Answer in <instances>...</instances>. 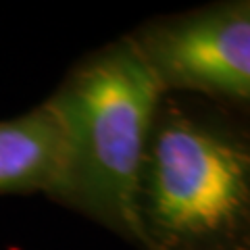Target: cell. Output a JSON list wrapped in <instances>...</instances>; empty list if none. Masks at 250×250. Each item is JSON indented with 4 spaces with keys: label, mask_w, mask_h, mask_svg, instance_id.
I'll return each instance as SVG.
<instances>
[{
    "label": "cell",
    "mask_w": 250,
    "mask_h": 250,
    "mask_svg": "<svg viewBox=\"0 0 250 250\" xmlns=\"http://www.w3.org/2000/svg\"><path fill=\"white\" fill-rule=\"evenodd\" d=\"M163 92L129 38L83 62L50 98L69 146L65 200L144 246L140 184Z\"/></svg>",
    "instance_id": "6da1fadb"
},
{
    "label": "cell",
    "mask_w": 250,
    "mask_h": 250,
    "mask_svg": "<svg viewBox=\"0 0 250 250\" xmlns=\"http://www.w3.org/2000/svg\"><path fill=\"white\" fill-rule=\"evenodd\" d=\"M250 156L240 140L171 108L154 119L140 184L148 250H207L246 223Z\"/></svg>",
    "instance_id": "7a4b0ae2"
},
{
    "label": "cell",
    "mask_w": 250,
    "mask_h": 250,
    "mask_svg": "<svg viewBox=\"0 0 250 250\" xmlns=\"http://www.w3.org/2000/svg\"><path fill=\"white\" fill-rule=\"evenodd\" d=\"M136 44L165 92L182 88L229 100L250 96L248 2L159 23L144 29Z\"/></svg>",
    "instance_id": "3957f363"
},
{
    "label": "cell",
    "mask_w": 250,
    "mask_h": 250,
    "mask_svg": "<svg viewBox=\"0 0 250 250\" xmlns=\"http://www.w3.org/2000/svg\"><path fill=\"white\" fill-rule=\"evenodd\" d=\"M67 184V134L50 100L0 121V192H46L65 200Z\"/></svg>",
    "instance_id": "277c9868"
},
{
    "label": "cell",
    "mask_w": 250,
    "mask_h": 250,
    "mask_svg": "<svg viewBox=\"0 0 250 250\" xmlns=\"http://www.w3.org/2000/svg\"><path fill=\"white\" fill-rule=\"evenodd\" d=\"M207 250H228V248H223V246H221V248H207Z\"/></svg>",
    "instance_id": "5b68a950"
}]
</instances>
